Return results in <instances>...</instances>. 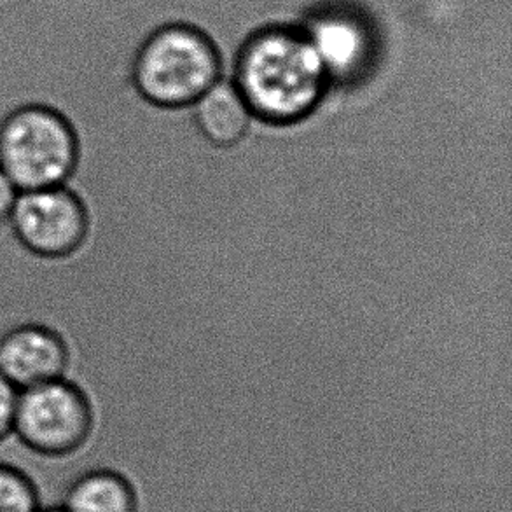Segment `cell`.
Segmentation results:
<instances>
[{
    "label": "cell",
    "instance_id": "obj_1",
    "mask_svg": "<svg viewBox=\"0 0 512 512\" xmlns=\"http://www.w3.org/2000/svg\"><path fill=\"white\" fill-rule=\"evenodd\" d=\"M233 86L252 118L287 126L313 114L331 83L303 27L271 23L242 42Z\"/></svg>",
    "mask_w": 512,
    "mask_h": 512
},
{
    "label": "cell",
    "instance_id": "obj_2",
    "mask_svg": "<svg viewBox=\"0 0 512 512\" xmlns=\"http://www.w3.org/2000/svg\"><path fill=\"white\" fill-rule=\"evenodd\" d=\"M219 48L191 23H167L142 41L133 55L130 77L135 91L163 109L194 105L221 81Z\"/></svg>",
    "mask_w": 512,
    "mask_h": 512
},
{
    "label": "cell",
    "instance_id": "obj_3",
    "mask_svg": "<svg viewBox=\"0 0 512 512\" xmlns=\"http://www.w3.org/2000/svg\"><path fill=\"white\" fill-rule=\"evenodd\" d=\"M81 156L77 126L55 105H16L0 119V170L20 191L70 184Z\"/></svg>",
    "mask_w": 512,
    "mask_h": 512
},
{
    "label": "cell",
    "instance_id": "obj_4",
    "mask_svg": "<svg viewBox=\"0 0 512 512\" xmlns=\"http://www.w3.org/2000/svg\"><path fill=\"white\" fill-rule=\"evenodd\" d=\"M95 423L90 394L65 376L18 392L13 436L39 457L67 458L90 443Z\"/></svg>",
    "mask_w": 512,
    "mask_h": 512
},
{
    "label": "cell",
    "instance_id": "obj_5",
    "mask_svg": "<svg viewBox=\"0 0 512 512\" xmlns=\"http://www.w3.org/2000/svg\"><path fill=\"white\" fill-rule=\"evenodd\" d=\"M7 231L30 256L62 261L90 240L91 210L72 184L20 191Z\"/></svg>",
    "mask_w": 512,
    "mask_h": 512
},
{
    "label": "cell",
    "instance_id": "obj_6",
    "mask_svg": "<svg viewBox=\"0 0 512 512\" xmlns=\"http://www.w3.org/2000/svg\"><path fill=\"white\" fill-rule=\"evenodd\" d=\"M331 84H355L378 60L373 21L350 4H322L301 23Z\"/></svg>",
    "mask_w": 512,
    "mask_h": 512
},
{
    "label": "cell",
    "instance_id": "obj_7",
    "mask_svg": "<svg viewBox=\"0 0 512 512\" xmlns=\"http://www.w3.org/2000/svg\"><path fill=\"white\" fill-rule=\"evenodd\" d=\"M69 367V341L53 324L27 320L0 334V374L18 390L65 378Z\"/></svg>",
    "mask_w": 512,
    "mask_h": 512
},
{
    "label": "cell",
    "instance_id": "obj_8",
    "mask_svg": "<svg viewBox=\"0 0 512 512\" xmlns=\"http://www.w3.org/2000/svg\"><path fill=\"white\" fill-rule=\"evenodd\" d=\"M62 506L67 512H137L139 497L121 472L91 469L70 483Z\"/></svg>",
    "mask_w": 512,
    "mask_h": 512
},
{
    "label": "cell",
    "instance_id": "obj_9",
    "mask_svg": "<svg viewBox=\"0 0 512 512\" xmlns=\"http://www.w3.org/2000/svg\"><path fill=\"white\" fill-rule=\"evenodd\" d=\"M196 125L212 144L236 146L249 132V107L233 84H215L196 102Z\"/></svg>",
    "mask_w": 512,
    "mask_h": 512
},
{
    "label": "cell",
    "instance_id": "obj_10",
    "mask_svg": "<svg viewBox=\"0 0 512 512\" xmlns=\"http://www.w3.org/2000/svg\"><path fill=\"white\" fill-rule=\"evenodd\" d=\"M39 506L34 479L20 467L0 462V512H34Z\"/></svg>",
    "mask_w": 512,
    "mask_h": 512
},
{
    "label": "cell",
    "instance_id": "obj_11",
    "mask_svg": "<svg viewBox=\"0 0 512 512\" xmlns=\"http://www.w3.org/2000/svg\"><path fill=\"white\" fill-rule=\"evenodd\" d=\"M18 388L0 374V443L13 436L14 411L18 401Z\"/></svg>",
    "mask_w": 512,
    "mask_h": 512
},
{
    "label": "cell",
    "instance_id": "obj_12",
    "mask_svg": "<svg viewBox=\"0 0 512 512\" xmlns=\"http://www.w3.org/2000/svg\"><path fill=\"white\" fill-rule=\"evenodd\" d=\"M18 194L20 189L14 186L6 173L0 170V229L6 228L14 203L18 200Z\"/></svg>",
    "mask_w": 512,
    "mask_h": 512
},
{
    "label": "cell",
    "instance_id": "obj_13",
    "mask_svg": "<svg viewBox=\"0 0 512 512\" xmlns=\"http://www.w3.org/2000/svg\"><path fill=\"white\" fill-rule=\"evenodd\" d=\"M34 512H67L63 506L37 507Z\"/></svg>",
    "mask_w": 512,
    "mask_h": 512
}]
</instances>
